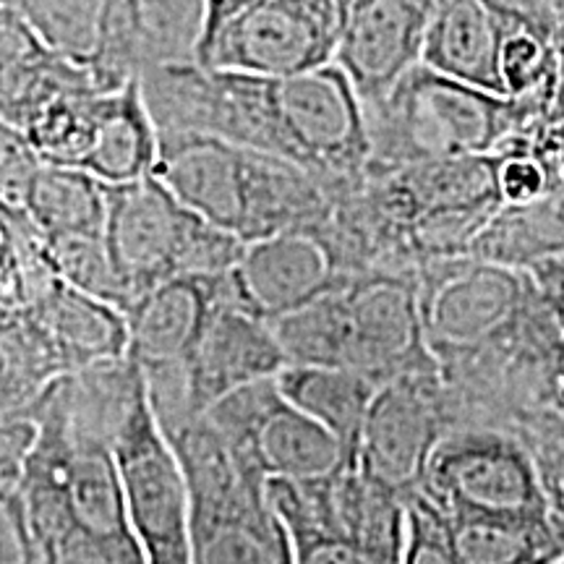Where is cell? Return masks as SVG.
Returning <instances> with one entry per match:
<instances>
[{
    "label": "cell",
    "instance_id": "ab89813d",
    "mask_svg": "<svg viewBox=\"0 0 564 564\" xmlns=\"http://www.w3.org/2000/svg\"><path fill=\"white\" fill-rule=\"evenodd\" d=\"M556 45V87H554V105L549 121H556V118H564V21L556 30L554 37Z\"/></svg>",
    "mask_w": 564,
    "mask_h": 564
},
{
    "label": "cell",
    "instance_id": "1f68e13d",
    "mask_svg": "<svg viewBox=\"0 0 564 564\" xmlns=\"http://www.w3.org/2000/svg\"><path fill=\"white\" fill-rule=\"evenodd\" d=\"M499 192L505 204H531L552 194L546 167L531 150V137L499 150Z\"/></svg>",
    "mask_w": 564,
    "mask_h": 564
},
{
    "label": "cell",
    "instance_id": "9c48e42d",
    "mask_svg": "<svg viewBox=\"0 0 564 564\" xmlns=\"http://www.w3.org/2000/svg\"><path fill=\"white\" fill-rule=\"evenodd\" d=\"M350 0H257L215 40L204 66L293 76L329 66L348 24Z\"/></svg>",
    "mask_w": 564,
    "mask_h": 564
},
{
    "label": "cell",
    "instance_id": "6da1fadb",
    "mask_svg": "<svg viewBox=\"0 0 564 564\" xmlns=\"http://www.w3.org/2000/svg\"><path fill=\"white\" fill-rule=\"evenodd\" d=\"M141 84L160 133H209L278 154L340 192L361 183L369 167L364 100L337 63L262 76L165 61L141 70Z\"/></svg>",
    "mask_w": 564,
    "mask_h": 564
},
{
    "label": "cell",
    "instance_id": "e0dca14e",
    "mask_svg": "<svg viewBox=\"0 0 564 564\" xmlns=\"http://www.w3.org/2000/svg\"><path fill=\"white\" fill-rule=\"evenodd\" d=\"M223 278H171L126 312L131 329L129 356L144 377L186 369L220 299Z\"/></svg>",
    "mask_w": 564,
    "mask_h": 564
},
{
    "label": "cell",
    "instance_id": "ac0fdd59",
    "mask_svg": "<svg viewBox=\"0 0 564 564\" xmlns=\"http://www.w3.org/2000/svg\"><path fill=\"white\" fill-rule=\"evenodd\" d=\"M514 26L484 0H436L423 37L421 63L449 79L507 95L502 47Z\"/></svg>",
    "mask_w": 564,
    "mask_h": 564
},
{
    "label": "cell",
    "instance_id": "f1b7e54d",
    "mask_svg": "<svg viewBox=\"0 0 564 564\" xmlns=\"http://www.w3.org/2000/svg\"><path fill=\"white\" fill-rule=\"evenodd\" d=\"M295 564H403L405 549L377 546L337 528H288Z\"/></svg>",
    "mask_w": 564,
    "mask_h": 564
},
{
    "label": "cell",
    "instance_id": "d6986e66",
    "mask_svg": "<svg viewBox=\"0 0 564 564\" xmlns=\"http://www.w3.org/2000/svg\"><path fill=\"white\" fill-rule=\"evenodd\" d=\"M24 312L51 335L70 373L129 358L131 329L126 312L68 285L66 280L51 282Z\"/></svg>",
    "mask_w": 564,
    "mask_h": 564
},
{
    "label": "cell",
    "instance_id": "30bf717a",
    "mask_svg": "<svg viewBox=\"0 0 564 564\" xmlns=\"http://www.w3.org/2000/svg\"><path fill=\"white\" fill-rule=\"evenodd\" d=\"M343 369L366 373L379 384L440 371L415 282L364 274L343 288Z\"/></svg>",
    "mask_w": 564,
    "mask_h": 564
},
{
    "label": "cell",
    "instance_id": "5bb4252c",
    "mask_svg": "<svg viewBox=\"0 0 564 564\" xmlns=\"http://www.w3.org/2000/svg\"><path fill=\"white\" fill-rule=\"evenodd\" d=\"M232 282L249 312L274 322L340 291L350 278L319 232L295 230L246 243Z\"/></svg>",
    "mask_w": 564,
    "mask_h": 564
},
{
    "label": "cell",
    "instance_id": "603a6c76",
    "mask_svg": "<svg viewBox=\"0 0 564 564\" xmlns=\"http://www.w3.org/2000/svg\"><path fill=\"white\" fill-rule=\"evenodd\" d=\"M470 253L514 270L564 257V192H552L531 204H505L476 238Z\"/></svg>",
    "mask_w": 564,
    "mask_h": 564
},
{
    "label": "cell",
    "instance_id": "484cf974",
    "mask_svg": "<svg viewBox=\"0 0 564 564\" xmlns=\"http://www.w3.org/2000/svg\"><path fill=\"white\" fill-rule=\"evenodd\" d=\"M95 95H58L34 108L19 129L47 165L84 167L95 144Z\"/></svg>",
    "mask_w": 564,
    "mask_h": 564
},
{
    "label": "cell",
    "instance_id": "7c38bea8",
    "mask_svg": "<svg viewBox=\"0 0 564 564\" xmlns=\"http://www.w3.org/2000/svg\"><path fill=\"white\" fill-rule=\"evenodd\" d=\"M285 366V350L272 324L243 306L232 272L225 274L215 312L183 369L188 419H196L243 387L278 379Z\"/></svg>",
    "mask_w": 564,
    "mask_h": 564
},
{
    "label": "cell",
    "instance_id": "e575fe53",
    "mask_svg": "<svg viewBox=\"0 0 564 564\" xmlns=\"http://www.w3.org/2000/svg\"><path fill=\"white\" fill-rule=\"evenodd\" d=\"M491 11H497L510 26H523L544 37H556L562 21L554 17L546 0H484Z\"/></svg>",
    "mask_w": 564,
    "mask_h": 564
},
{
    "label": "cell",
    "instance_id": "4dcf8cb0",
    "mask_svg": "<svg viewBox=\"0 0 564 564\" xmlns=\"http://www.w3.org/2000/svg\"><path fill=\"white\" fill-rule=\"evenodd\" d=\"M45 162L30 139L9 123H0V207H24L40 167Z\"/></svg>",
    "mask_w": 564,
    "mask_h": 564
},
{
    "label": "cell",
    "instance_id": "ffe728a7",
    "mask_svg": "<svg viewBox=\"0 0 564 564\" xmlns=\"http://www.w3.org/2000/svg\"><path fill=\"white\" fill-rule=\"evenodd\" d=\"M95 144L84 171L105 186H123L154 175L160 160V129L147 102L141 76L100 91L91 100Z\"/></svg>",
    "mask_w": 564,
    "mask_h": 564
},
{
    "label": "cell",
    "instance_id": "d590c367",
    "mask_svg": "<svg viewBox=\"0 0 564 564\" xmlns=\"http://www.w3.org/2000/svg\"><path fill=\"white\" fill-rule=\"evenodd\" d=\"M531 150L546 167L552 192H564V118L541 123L531 137Z\"/></svg>",
    "mask_w": 564,
    "mask_h": 564
},
{
    "label": "cell",
    "instance_id": "836d02e7",
    "mask_svg": "<svg viewBox=\"0 0 564 564\" xmlns=\"http://www.w3.org/2000/svg\"><path fill=\"white\" fill-rule=\"evenodd\" d=\"M37 442L40 421L34 415H3V426H0V491H19Z\"/></svg>",
    "mask_w": 564,
    "mask_h": 564
},
{
    "label": "cell",
    "instance_id": "7a4b0ae2",
    "mask_svg": "<svg viewBox=\"0 0 564 564\" xmlns=\"http://www.w3.org/2000/svg\"><path fill=\"white\" fill-rule=\"evenodd\" d=\"M61 379L26 411L40 442L19 486L45 564H144L112 440L70 408Z\"/></svg>",
    "mask_w": 564,
    "mask_h": 564
},
{
    "label": "cell",
    "instance_id": "ba28073f",
    "mask_svg": "<svg viewBox=\"0 0 564 564\" xmlns=\"http://www.w3.org/2000/svg\"><path fill=\"white\" fill-rule=\"evenodd\" d=\"M202 415L267 481H314L350 463L333 432L282 398L278 379L243 387Z\"/></svg>",
    "mask_w": 564,
    "mask_h": 564
},
{
    "label": "cell",
    "instance_id": "4fadbf2b",
    "mask_svg": "<svg viewBox=\"0 0 564 564\" xmlns=\"http://www.w3.org/2000/svg\"><path fill=\"white\" fill-rule=\"evenodd\" d=\"M55 53L121 87L152 63L137 0H3Z\"/></svg>",
    "mask_w": 564,
    "mask_h": 564
},
{
    "label": "cell",
    "instance_id": "d6a6232c",
    "mask_svg": "<svg viewBox=\"0 0 564 564\" xmlns=\"http://www.w3.org/2000/svg\"><path fill=\"white\" fill-rule=\"evenodd\" d=\"M0 564H45L21 491H0Z\"/></svg>",
    "mask_w": 564,
    "mask_h": 564
},
{
    "label": "cell",
    "instance_id": "44dd1931",
    "mask_svg": "<svg viewBox=\"0 0 564 564\" xmlns=\"http://www.w3.org/2000/svg\"><path fill=\"white\" fill-rule=\"evenodd\" d=\"M278 387L288 403L333 432L348 453V460L358 465L366 415L382 384L340 366H285Z\"/></svg>",
    "mask_w": 564,
    "mask_h": 564
},
{
    "label": "cell",
    "instance_id": "5b68a950",
    "mask_svg": "<svg viewBox=\"0 0 564 564\" xmlns=\"http://www.w3.org/2000/svg\"><path fill=\"white\" fill-rule=\"evenodd\" d=\"M105 241L131 306L171 278H223L246 251L241 236L188 209L158 175L108 186Z\"/></svg>",
    "mask_w": 564,
    "mask_h": 564
},
{
    "label": "cell",
    "instance_id": "7402d4cb",
    "mask_svg": "<svg viewBox=\"0 0 564 564\" xmlns=\"http://www.w3.org/2000/svg\"><path fill=\"white\" fill-rule=\"evenodd\" d=\"M457 564H556L564 546L549 520L444 512Z\"/></svg>",
    "mask_w": 564,
    "mask_h": 564
},
{
    "label": "cell",
    "instance_id": "8992f818",
    "mask_svg": "<svg viewBox=\"0 0 564 564\" xmlns=\"http://www.w3.org/2000/svg\"><path fill=\"white\" fill-rule=\"evenodd\" d=\"M112 453L144 564H196L186 476L154 415L147 382L118 426Z\"/></svg>",
    "mask_w": 564,
    "mask_h": 564
},
{
    "label": "cell",
    "instance_id": "d4e9b609",
    "mask_svg": "<svg viewBox=\"0 0 564 564\" xmlns=\"http://www.w3.org/2000/svg\"><path fill=\"white\" fill-rule=\"evenodd\" d=\"M3 415L26 413L47 387L68 377V366L61 358L51 335L24 308L3 312Z\"/></svg>",
    "mask_w": 564,
    "mask_h": 564
},
{
    "label": "cell",
    "instance_id": "74e56055",
    "mask_svg": "<svg viewBox=\"0 0 564 564\" xmlns=\"http://www.w3.org/2000/svg\"><path fill=\"white\" fill-rule=\"evenodd\" d=\"M257 0H204V13H202V32L199 42H196V61L207 58V53L215 45V40L220 37V32L230 24L232 19L241 17L243 11H249Z\"/></svg>",
    "mask_w": 564,
    "mask_h": 564
},
{
    "label": "cell",
    "instance_id": "83f0119b",
    "mask_svg": "<svg viewBox=\"0 0 564 564\" xmlns=\"http://www.w3.org/2000/svg\"><path fill=\"white\" fill-rule=\"evenodd\" d=\"M510 432L533 457L549 523L564 546V415L554 408H531L514 415Z\"/></svg>",
    "mask_w": 564,
    "mask_h": 564
},
{
    "label": "cell",
    "instance_id": "f35d334b",
    "mask_svg": "<svg viewBox=\"0 0 564 564\" xmlns=\"http://www.w3.org/2000/svg\"><path fill=\"white\" fill-rule=\"evenodd\" d=\"M546 408H554L556 413L564 415V337L552 358V369H549Z\"/></svg>",
    "mask_w": 564,
    "mask_h": 564
},
{
    "label": "cell",
    "instance_id": "277c9868",
    "mask_svg": "<svg viewBox=\"0 0 564 564\" xmlns=\"http://www.w3.org/2000/svg\"><path fill=\"white\" fill-rule=\"evenodd\" d=\"M165 434L186 476L196 564H295L267 478L241 460L207 415Z\"/></svg>",
    "mask_w": 564,
    "mask_h": 564
},
{
    "label": "cell",
    "instance_id": "8fae6325",
    "mask_svg": "<svg viewBox=\"0 0 564 564\" xmlns=\"http://www.w3.org/2000/svg\"><path fill=\"white\" fill-rule=\"evenodd\" d=\"M453 429V408L440 371L392 379L373 394L358 465L411 502L434 447Z\"/></svg>",
    "mask_w": 564,
    "mask_h": 564
},
{
    "label": "cell",
    "instance_id": "60d3db41",
    "mask_svg": "<svg viewBox=\"0 0 564 564\" xmlns=\"http://www.w3.org/2000/svg\"><path fill=\"white\" fill-rule=\"evenodd\" d=\"M546 6L554 11L556 19L564 21V0H546Z\"/></svg>",
    "mask_w": 564,
    "mask_h": 564
},
{
    "label": "cell",
    "instance_id": "cb8c5ba5",
    "mask_svg": "<svg viewBox=\"0 0 564 564\" xmlns=\"http://www.w3.org/2000/svg\"><path fill=\"white\" fill-rule=\"evenodd\" d=\"M21 209L47 238L102 236L108 225V186L84 167L45 162Z\"/></svg>",
    "mask_w": 564,
    "mask_h": 564
},
{
    "label": "cell",
    "instance_id": "9a60e30c",
    "mask_svg": "<svg viewBox=\"0 0 564 564\" xmlns=\"http://www.w3.org/2000/svg\"><path fill=\"white\" fill-rule=\"evenodd\" d=\"M436 0H350L337 51L340 66L364 105L379 102L421 63L423 37Z\"/></svg>",
    "mask_w": 564,
    "mask_h": 564
},
{
    "label": "cell",
    "instance_id": "52a82bcc",
    "mask_svg": "<svg viewBox=\"0 0 564 564\" xmlns=\"http://www.w3.org/2000/svg\"><path fill=\"white\" fill-rule=\"evenodd\" d=\"M419 494L442 512L549 520L533 457L510 429L460 426L444 434Z\"/></svg>",
    "mask_w": 564,
    "mask_h": 564
},
{
    "label": "cell",
    "instance_id": "f546056e",
    "mask_svg": "<svg viewBox=\"0 0 564 564\" xmlns=\"http://www.w3.org/2000/svg\"><path fill=\"white\" fill-rule=\"evenodd\" d=\"M403 564H457L447 518L423 494H413L408 502Z\"/></svg>",
    "mask_w": 564,
    "mask_h": 564
},
{
    "label": "cell",
    "instance_id": "4316f807",
    "mask_svg": "<svg viewBox=\"0 0 564 564\" xmlns=\"http://www.w3.org/2000/svg\"><path fill=\"white\" fill-rule=\"evenodd\" d=\"M45 251L47 262L61 280L95 299L112 303L121 312H129L131 295L112 264L105 232L102 236H45Z\"/></svg>",
    "mask_w": 564,
    "mask_h": 564
},
{
    "label": "cell",
    "instance_id": "3957f363",
    "mask_svg": "<svg viewBox=\"0 0 564 564\" xmlns=\"http://www.w3.org/2000/svg\"><path fill=\"white\" fill-rule=\"evenodd\" d=\"M369 123V165L494 154L533 137L549 121L535 97L494 95L440 70L413 66L379 102L364 105Z\"/></svg>",
    "mask_w": 564,
    "mask_h": 564
},
{
    "label": "cell",
    "instance_id": "2e32d148",
    "mask_svg": "<svg viewBox=\"0 0 564 564\" xmlns=\"http://www.w3.org/2000/svg\"><path fill=\"white\" fill-rule=\"evenodd\" d=\"M154 175L204 220L243 238L251 150L209 133H160Z\"/></svg>",
    "mask_w": 564,
    "mask_h": 564
},
{
    "label": "cell",
    "instance_id": "8d00e7d4",
    "mask_svg": "<svg viewBox=\"0 0 564 564\" xmlns=\"http://www.w3.org/2000/svg\"><path fill=\"white\" fill-rule=\"evenodd\" d=\"M525 272L531 274L535 291L544 299L549 314L564 335V257L535 262Z\"/></svg>",
    "mask_w": 564,
    "mask_h": 564
}]
</instances>
